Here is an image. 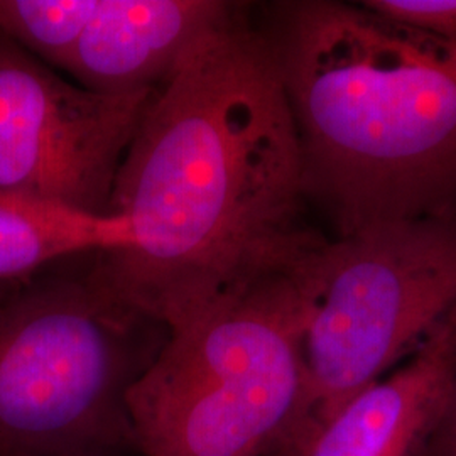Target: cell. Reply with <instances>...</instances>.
Here are the masks:
<instances>
[{"mask_svg": "<svg viewBox=\"0 0 456 456\" xmlns=\"http://www.w3.org/2000/svg\"><path fill=\"white\" fill-rule=\"evenodd\" d=\"M156 90H88L0 33V198L110 215L118 167Z\"/></svg>", "mask_w": 456, "mask_h": 456, "instance_id": "8992f818", "label": "cell"}, {"mask_svg": "<svg viewBox=\"0 0 456 456\" xmlns=\"http://www.w3.org/2000/svg\"><path fill=\"white\" fill-rule=\"evenodd\" d=\"M100 5L102 0H0V33L63 69Z\"/></svg>", "mask_w": 456, "mask_h": 456, "instance_id": "30bf717a", "label": "cell"}, {"mask_svg": "<svg viewBox=\"0 0 456 456\" xmlns=\"http://www.w3.org/2000/svg\"><path fill=\"white\" fill-rule=\"evenodd\" d=\"M419 456H456V379L446 406Z\"/></svg>", "mask_w": 456, "mask_h": 456, "instance_id": "7c38bea8", "label": "cell"}, {"mask_svg": "<svg viewBox=\"0 0 456 456\" xmlns=\"http://www.w3.org/2000/svg\"><path fill=\"white\" fill-rule=\"evenodd\" d=\"M303 303L306 399L288 456L456 308V225L370 222L322 240L293 267Z\"/></svg>", "mask_w": 456, "mask_h": 456, "instance_id": "5b68a950", "label": "cell"}, {"mask_svg": "<svg viewBox=\"0 0 456 456\" xmlns=\"http://www.w3.org/2000/svg\"><path fill=\"white\" fill-rule=\"evenodd\" d=\"M158 330L88 274L0 289V456L137 450L127 394L167 338Z\"/></svg>", "mask_w": 456, "mask_h": 456, "instance_id": "277c9868", "label": "cell"}, {"mask_svg": "<svg viewBox=\"0 0 456 456\" xmlns=\"http://www.w3.org/2000/svg\"><path fill=\"white\" fill-rule=\"evenodd\" d=\"M129 244L131 230L118 215L0 198V289L37 276L66 257L112 254Z\"/></svg>", "mask_w": 456, "mask_h": 456, "instance_id": "9c48e42d", "label": "cell"}, {"mask_svg": "<svg viewBox=\"0 0 456 456\" xmlns=\"http://www.w3.org/2000/svg\"><path fill=\"white\" fill-rule=\"evenodd\" d=\"M297 131L276 61L239 11L154 92L115 178L110 215L131 244L90 279L167 331L262 281L323 239L301 224Z\"/></svg>", "mask_w": 456, "mask_h": 456, "instance_id": "6da1fadb", "label": "cell"}, {"mask_svg": "<svg viewBox=\"0 0 456 456\" xmlns=\"http://www.w3.org/2000/svg\"><path fill=\"white\" fill-rule=\"evenodd\" d=\"M456 379V308L397 372L357 392L289 456H419Z\"/></svg>", "mask_w": 456, "mask_h": 456, "instance_id": "ba28073f", "label": "cell"}, {"mask_svg": "<svg viewBox=\"0 0 456 456\" xmlns=\"http://www.w3.org/2000/svg\"><path fill=\"white\" fill-rule=\"evenodd\" d=\"M303 303L293 269L167 331L127 394L144 456H284L303 426Z\"/></svg>", "mask_w": 456, "mask_h": 456, "instance_id": "3957f363", "label": "cell"}, {"mask_svg": "<svg viewBox=\"0 0 456 456\" xmlns=\"http://www.w3.org/2000/svg\"><path fill=\"white\" fill-rule=\"evenodd\" d=\"M297 131L306 196L343 233L443 218L456 196V45L369 7L279 5L262 33Z\"/></svg>", "mask_w": 456, "mask_h": 456, "instance_id": "7a4b0ae2", "label": "cell"}, {"mask_svg": "<svg viewBox=\"0 0 456 456\" xmlns=\"http://www.w3.org/2000/svg\"><path fill=\"white\" fill-rule=\"evenodd\" d=\"M363 5L456 45V0H369Z\"/></svg>", "mask_w": 456, "mask_h": 456, "instance_id": "8fae6325", "label": "cell"}, {"mask_svg": "<svg viewBox=\"0 0 456 456\" xmlns=\"http://www.w3.org/2000/svg\"><path fill=\"white\" fill-rule=\"evenodd\" d=\"M239 7L222 0H102L63 71L98 94L156 90Z\"/></svg>", "mask_w": 456, "mask_h": 456, "instance_id": "52a82bcc", "label": "cell"}]
</instances>
